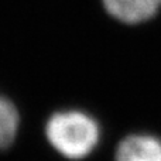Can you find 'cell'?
<instances>
[{
  "mask_svg": "<svg viewBox=\"0 0 161 161\" xmlns=\"http://www.w3.org/2000/svg\"><path fill=\"white\" fill-rule=\"evenodd\" d=\"M47 140L68 160H82L97 147L100 126L93 116L82 110L57 112L45 125Z\"/></svg>",
  "mask_w": 161,
  "mask_h": 161,
  "instance_id": "cell-1",
  "label": "cell"
},
{
  "mask_svg": "<svg viewBox=\"0 0 161 161\" xmlns=\"http://www.w3.org/2000/svg\"><path fill=\"white\" fill-rule=\"evenodd\" d=\"M114 161H161V139L150 133H134L119 143Z\"/></svg>",
  "mask_w": 161,
  "mask_h": 161,
  "instance_id": "cell-2",
  "label": "cell"
},
{
  "mask_svg": "<svg viewBox=\"0 0 161 161\" xmlns=\"http://www.w3.org/2000/svg\"><path fill=\"white\" fill-rule=\"evenodd\" d=\"M106 11L126 24H140L153 19L161 8V0H102Z\"/></svg>",
  "mask_w": 161,
  "mask_h": 161,
  "instance_id": "cell-3",
  "label": "cell"
},
{
  "mask_svg": "<svg viewBox=\"0 0 161 161\" xmlns=\"http://www.w3.org/2000/svg\"><path fill=\"white\" fill-rule=\"evenodd\" d=\"M19 123L20 116L14 103L0 95V150H6L13 144Z\"/></svg>",
  "mask_w": 161,
  "mask_h": 161,
  "instance_id": "cell-4",
  "label": "cell"
}]
</instances>
